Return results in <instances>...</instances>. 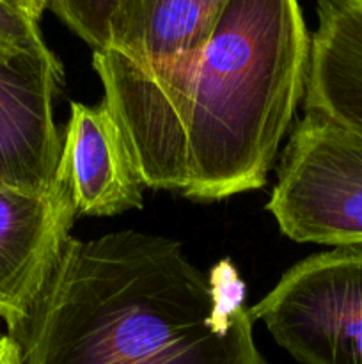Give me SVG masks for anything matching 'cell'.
<instances>
[{"label":"cell","instance_id":"6da1fadb","mask_svg":"<svg viewBox=\"0 0 362 364\" xmlns=\"http://www.w3.org/2000/svg\"><path fill=\"white\" fill-rule=\"evenodd\" d=\"M311 34L297 0H227L199 52L158 68L92 52L146 188L220 201L266 183L304 100Z\"/></svg>","mask_w":362,"mask_h":364},{"label":"cell","instance_id":"7a4b0ae2","mask_svg":"<svg viewBox=\"0 0 362 364\" xmlns=\"http://www.w3.org/2000/svg\"><path fill=\"white\" fill-rule=\"evenodd\" d=\"M240 272H202L180 242L138 231L71 238L27 315L21 364H268Z\"/></svg>","mask_w":362,"mask_h":364},{"label":"cell","instance_id":"3957f363","mask_svg":"<svg viewBox=\"0 0 362 364\" xmlns=\"http://www.w3.org/2000/svg\"><path fill=\"white\" fill-rule=\"evenodd\" d=\"M266 210L298 244L362 247V135L304 114L280 153Z\"/></svg>","mask_w":362,"mask_h":364},{"label":"cell","instance_id":"277c9868","mask_svg":"<svg viewBox=\"0 0 362 364\" xmlns=\"http://www.w3.org/2000/svg\"><path fill=\"white\" fill-rule=\"evenodd\" d=\"M251 315L302 364H362V247L295 263Z\"/></svg>","mask_w":362,"mask_h":364},{"label":"cell","instance_id":"5b68a950","mask_svg":"<svg viewBox=\"0 0 362 364\" xmlns=\"http://www.w3.org/2000/svg\"><path fill=\"white\" fill-rule=\"evenodd\" d=\"M64 70L48 48L0 57V188L43 194L55 185L62 135L55 98Z\"/></svg>","mask_w":362,"mask_h":364},{"label":"cell","instance_id":"8992f818","mask_svg":"<svg viewBox=\"0 0 362 364\" xmlns=\"http://www.w3.org/2000/svg\"><path fill=\"white\" fill-rule=\"evenodd\" d=\"M75 210L70 183L57 171L43 194L0 188V320L16 326L52 276L70 240Z\"/></svg>","mask_w":362,"mask_h":364},{"label":"cell","instance_id":"52a82bcc","mask_svg":"<svg viewBox=\"0 0 362 364\" xmlns=\"http://www.w3.org/2000/svg\"><path fill=\"white\" fill-rule=\"evenodd\" d=\"M70 109L59 167L70 183L77 213L112 217L142 208L144 181L109 103L71 102Z\"/></svg>","mask_w":362,"mask_h":364},{"label":"cell","instance_id":"ba28073f","mask_svg":"<svg viewBox=\"0 0 362 364\" xmlns=\"http://www.w3.org/2000/svg\"><path fill=\"white\" fill-rule=\"evenodd\" d=\"M304 112L362 135V0H316Z\"/></svg>","mask_w":362,"mask_h":364},{"label":"cell","instance_id":"9c48e42d","mask_svg":"<svg viewBox=\"0 0 362 364\" xmlns=\"http://www.w3.org/2000/svg\"><path fill=\"white\" fill-rule=\"evenodd\" d=\"M227 0H119L106 50L142 68L199 52Z\"/></svg>","mask_w":362,"mask_h":364},{"label":"cell","instance_id":"30bf717a","mask_svg":"<svg viewBox=\"0 0 362 364\" xmlns=\"http://www.w3.org/2000/svg\"><path fill=\"white\" fill-rule=\"evenodd\" d=\"M117 6L119 0H46V9H52L92 52L109 48Z\"/></svg>","mask_w":362,"mask_h":364},{"label":"cell","instance_id":"8fae6325","mask_svg":"<svg viewBox=\"0 0 362 364\" xmlns=\"http://www.w3.org/2000/svg\"><path fill=\"white\" fill-rule=\"evenodd\" d=\"M46 46L39 21L0 0V57H14Z\"/></svg>","mask_w":362,"mask_h":364},{"label":"cell","instance_id":"7c38bea8","mask_svg":"<svg viewBox=\"0 0 362 364\" xmlns=\"http://www.w3.org/2000/svg\"><path fill=\"white\" fill-rule=\"evenodd\" d=\"M6 4H9L11 7H14L20 13L27 14L32 20L39 21L41 20L43 13L46 9V0H4Z\"/></svg>","mask_w":362,"mask_h":364},{"label":"cell","instance_id":"4fadbf2b","mask_svg":"<svg viewBox=\"0 0 362 364\" xmlns=\"http://www.w3.org/2000/svg\"><path fill=\"white\" fill-rule=\"evenodd\" d=\"M0 364H21L20 350L9 334L0 333Z\"/></svg>","mask_w":362,"mask_h":364}]
</instances>
